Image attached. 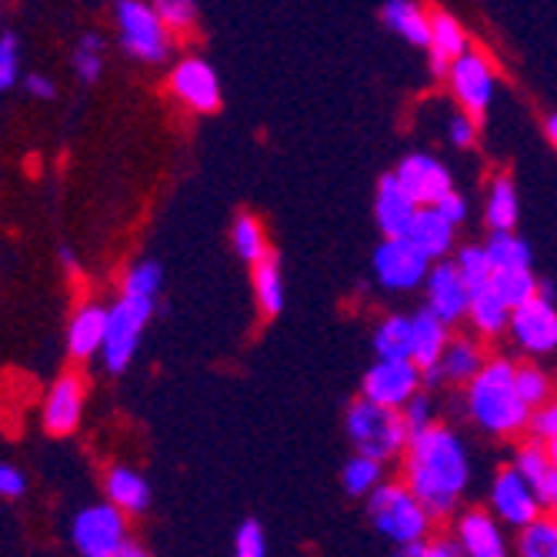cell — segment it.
Instances as JSON below:
<instances>
[{
	"mask_svg": "<svg viewBox=\"0 0 557 557\" xmlns=\"http://www.w3.org/2000/svg\"><path fill=\"white\" fill-rule=\"evenodd\" d=\"M234 550L240 557H264L268 554V541H264V528L255 521V518H247L237 534H234Z\"/></svg>",
	"mask_w": 557,
	"mask_h": 557,
	"instance_id": "cell-41",
	"label": "cell"
},
{
	"mask_svg": "<svg viewBox=\"0 0 557 557\" xmlns=\"http://www.w3.org/2000/svg\"><path fill=\"white\" fill-rule=\"evenodd\" d=\"M484 214H487L491 231H515V224H518V190H515V181L511 177L500 174L491 184Z\"/></svg>",
	"mask_w": 557,
	"mask_h": 557,
	"instance_id": "cell-29",
	"label": "cell"
},
{
	"mask_svg": "<svg viewBox=\"0 0 557 557\" xmlns=\"http://www.w3.org/2000/svg\"><path fill=\"white\" fill-rule=\"evenodd\" d=\"M108 494L111 500L117 504L121 511H131V515H140L147 511V504H150V487L140 474L127 471V468H114L108 474Z\"/></svg>",
	"mask_w": 557,
	"mask_h": 557,
	"instance_id": "cell-27",
	"label": "cell"
},
{
	"mask_svg": "<svg viewBox=\"0 0 557 557\" xmlns=\"http://www.w3.org/2000/svg\"><path fill=\"white\" fill-rule=\"evenodd\" d=\"M428 308L447 321V324H458L461 318H468L471 308V287L465 281V274L458 271L454 261H441L437 268L428 271Z\"/></svg>",
	"mask_w": 557,
	"mask_h": 557,
	"instance_id": "cell-13",
	"label": "cell"
},
{
	"mask_svg": "<svg viewBox=\"0 0 557 557\" xmlns=\"http://www.w3.org/2000/svg\"><path fill=\"white\" fill-rule=\"evenodd\" d=\"M511 311L508 300H504L491 284L481 287V290H471V308H468V318L474 321V327L487 337L494 334H504L511 327Z\"/></svg>",
	"mask_w": 557,
	"mask_h": 557,
	"instance_id": "cell-23",
	"label": "cell"
},
{
	"mask_svg": "<svg viewBox=\"0 0 557 557\" xmlns=\"http://www.w3.org/2000/svg\"><path fill=\"white\" fill-rule=\"evenodd\" d=\"M255 294H258V304L268 318L281 314L284 308V277H281V264L277 258H261L255 264Z\"/></svg>",
	"mask_w": 557,
	"mask_h": 557,
	"instance_id": "cell-31",
	"label": "cell"
},
{
	"mask_svg": "<svg viewBox=\"0 0 557 557\" xmlns=\"http://www.w3.org/2000/svg\"><path fill=\"white\" fill-rule=\"evenodd\" d=\"M484 354L481 347L471 341V337H450L447 347H444V358H441V368H444V377L454 381V384H471L481 368H484Z\"/></svg>",
	"mask_w": 557,
	"mask_h": 557,
	"instance_id": "cell-24",
	"label": "cell"
},
{
	"mask_svg": "<svg viewBox=\"0 0 557 557\" xmlns=\"http://www.w3.org/2000/svg\"><path fill=\"white\" fill-rule=\"evenodd\" d=\"M74 71L81 74V81L94 84L104 71V44H100L97 34H84L77 44V54H74Z\"/></svg>",
	"mask_w": 557,
	"mask_h": 557,
	"instance_id": "cell-37",
	"label": "cell"
},
{
	"mask_svg": "<svg viewBox=\"0 0 557 557\" xmlns=\"http://www.w3.org/2000/svg\"><path fill=\"white\" fill-rule=\"evenodd\" d=\"M81 404H84L81 381L74 374H64L54 387H50L47 408H44V428L54 437L71 434L77 428V421H81Z\"/></svg>",
	"mask_w": 557,
	"mask_h": 557,
	"instance_id": "cell-17",
	"label": "cell"
},
{
	"mask_svg": "<svg viewBox=\"0 0 557 557\" xmlns=\"http://www.w3.org/2000/svg\"><path fill=\"white\" fill-rule=\"evenodd\" d=\"M434 208H437V211H441V214H444L450 224H461V221H468V200H465L461 194H454V190H450V194H444Z\"/></svg>",
	"mask_w": 557,
	"mask_h": 557,
	"instance_id": "cell-46",
	"label": "cell"
},
{
	"mask_svg": "<svg viewBox=\"0 0 557 557\" xmlns=\"http://www.w3.org/2000/svg\"><path fill=\"white\" fill-rule=\"evenodd\" d=\"M0 494H8V497L24 494V478L14 468H8V465H0Z\"/></svg>",
	"mask_w": 557,
	"mask_h": 557,
	"instance_id": "cell-47",
	"label": "cell"
},
{
	"mask_svg": "<svg viewBox=\"0 0 557 557\" xmlns=\"http://www.w3.org/2000/svg\"><path fill=\"white\" fill-rule=\"evenodd\" d=\"M544 127H547V140H550V144L557 147V114H550Z\"/></svg>",
	"mask_w": 557,
	"mask_h": 557,
	"instance_id": "cell-51",
	"label": "cell"
},
{
	"mask_svg": "<svg viewBox=\"0 0 557 557\" xmlns=\"http://www.w3.org/2000/svg\"><path fill=\"white\" fill-rule=\"evenodd\" d=\"M491 504H494V515H497L504 524H511V528L531 524V521L541 515V508H544V500H541L537 491L521 478L518 468H508V471H500V474L494 478Z\"/></svg>",
	"mask_w": 557,
	"mask_h": 557,
	"instance_id": "cell-12",
	"label": "cell"
},
{
	"mask_svg": "<svg viewBox=\"0 0 557 557\" xmlns=\"http://www.w3.org/2000/svg\"><path fill=\"white\" fill-rule=\"evenodd\" d=\"M411 321H414V350H411V361H414L421 371H428V368L441 364V358H444V347H447V341H450V334H447L450 324L441 321L431 308H424V311L414 314Z\"/></svg>",
	"mask_w": 557,
	"mask_h": 557,
	"instance_id": "cell-20",
	"label": "cell"
},
{
	"mask_svg": "<svg viewBox=\"0 0 557 557\" xmlns=\"http://www.w3.org/2000/svg\"><path fill=\"white\" fill-rule=\"evenodd\" d=\"M161 268L158 264H137L127 277H124V294L134 297H158L161 290Z\"/></svg>",
	"mask_w": 557,
	"mask_h": 557,
	"instance_id": "cell-40",
	"label": "cell"
},
{
	"mask_svg": "<svg viewBox=\"0 0 557 557\" xmlns=\"http://www.w3.org/2000/svg\"><path fill=\"white\" fill-rule=\"evenodd\" d=\"M521 350L528 354H547L557 347V311L547 294L531 297L528 304L511 311V327Z\"/></svg>",
	"mask_w": 557,
	"mask_h": 557,
	"instance_id": "cell-11",
	"label": "cell"
},
{
	"mask_svg": "<svg viewBox=\"0 0 557 557\" xmlns=\"http://www.w3.org/2000/svg\"><path fill=\"white\" fill-rule=\"evenodd\" d=\"M515 384H518V394L531 404V411L541 408L544 400H550V381H547V374H544L541 368H534V364H521V368L515 371Z\"/></svg>",
	"mask_w": 557,
	"mask_h": 557,
	"instance_id": "cell-38",
	"label": "cell"
},
{
	"mask_svg": "<svg viewBox=\"0 0 557 557\" xmlns=\"http://www.w3.org/2000/svg\"><path fill=\"white\" fill-rule=\"evenodd\" d=\"M515 468H518L521 478L537 491V497L547 504V497H550V491H554V484H557V468H554V461H550L547 447H541V444H524V447L518 450Z\"/></svg>",
	"mask_w": 557,
	"mask_h": 557,
	"instance_id": "cell-26",
	"label": "cell"
},
{
	"mask_svg": "<svg viewBox=\"0 0 557 557\" xmlns=\"http://www.w3.org/2000/svg\"><path fill=\"white\" fill-rule=\"evenodd\" d=\"M117 24H121V44L127 54L158 64L168 58L171 37L168 24L154 8L140 4V0H117Z\"/></svg>",
	"mask_w": 557,
	"mask_h": 557,
	"instance_id": "cell-6",
	"label": "cell"
},
{
	"mask_svg": "<svg viewBox=\"0 0 557 557\" xmlns=\"http://www.w3.org/2000/svg\"><path fill=\"white\" fill-rule=\"evenodd\" d=\"M400 418H404V424H408L411 437L421 434V431H428V428H431V418H434L428 394H414V397L400 408Z\"/></svg>",
	"mask_w": 557,
	"mask_h": 557,
	"instance_id": "cell-43",
	"label": "cell"
},
{
	"mask_svg": "<svg viewBox=\"0 0 557 557\" xmlns=\"http://www.w3.org/2000/svg\"><path fill=\"white\" fill-rule=\"evenodd\" d=\"M491 287L508 300V308H521V304H528L531 297L541 294V284L531 274V268H500V271H494Z\"/></svg>",
	"mask_w": 557,
	"mask_h": 557,
	"instance_id": "cell-30",
	"label": "cell"
},
{
	"mask_svg": "<svg viewBox=\"0 0 557 557\" xmlns=\"http://www.w3.org/2000/svg\"><path fill=\"white\" fill-rule=\"evenodd\" d=\"M394 174H397V181L404 187H408V194L418 200L421 208H434L444 194L454 190L447 168L437 158H431V154H411V158H404Z\"/></svg>",
	"mask_w": 557,
	"mask_h": 557,
	"instance_id": "cell-15",
	"label": "cell"
},
{
	"mask_svg": "<svg viewBox=\"0 0 557 557\" xmlns=\"http://www.w3.org/2000/svg\"><path fill=\"white\" fill-rule=\"evenodd\" d=\"M344 428H347L354 447H358V454H368V458H377V461L397 458L411 441V431L404 424L400 411L384 408V404H377L371 397H361L350 404L344 414Z\"/></svg>",
	"mask_w": 557,
	"mask_h": 557,
	"instance_id": "cell-4",
	"label": "cell"
},
{
	"mask_svg": "<svg viewBox=\"0 0 557 557\" xmlns=\"http://www.w3.org/2000/svg\"><path fill=\"white\" fill-rule=\"evenodd\" d=\"M447 137H450L454 147H471L474 137H478V117H471V114H450Z\"/></svg>",
	"mask_w": 557,
	"mask_h": 557,
	"instance_id": "cell-44",
	"label": "cell"
},
{
	"mask_svg": "<svg viewBox=\"0 0 557 557\" xmlns=\"http://www.w3.org/2000/svg\"><path fill=\"white\" fill-rule=\"evenodd\" d=\"M61 264H64L71 274H77V261H74V255H71V247H61Z\"/></svg>",
	"mask_w": 557,
	"mask_h": 557,
	"instance_id": "cell-50",
	"label": "cell"
},
{
	"mask_svg": "<svg viewBox=\"0 0 557 557\" xmlns=\"http://www.w3.org/2000/svg\"><path fill=\"white\" fill-rule=\"evenodd\" d=\"M408 487L424 500L431 518L444 521L454 515L471 481L468 447L450 428H428L408 441Z\"/></svg>",
	"mask_w": 557,
	"mask_h": 557,
	"instance_id": "cell-1",
	"label": "cell"
},
{
	"mask_svg": "<svg viewBox=\"0 0 557 557\" xmlns=\"http://www.w3.org/2000/svg\"><path fill=\"white\" fill-rule=\"evenodd\" d=\"M431 258L411 237H384L374 250V274L387 290H414L428 281Z\"/></svg>",
	"mask_w": 557,
	"mask_h": 557,
	"instance_id": "cell-7",
	"label": "cell"
},
{
	"mask_svg": "<svg viewBox=\"0 0 557 557\" xmlns=\"http://www.w3.org/2000/svg\"><path fill=\"white\" fill-rule=\"evenodd\" d=\"M154 11L168 24V30H190L197 21V4L194 0H154Z\"/></svg>",
	"mask_w": 557,
	"mask_h": 557,
	"instance_id": "cell-39",
	"label": "cell"
},
{
	"mask_svg": "<svg viewBox=\"0 0 557 557\" xmlns=\"http://www.w3.org/2000/svg\"><path fill=\"white\" fill-rule=\"evenodd\" d=\"M454 264H458V271L465 274V281H468L471 290L487 287L491 277H494V264L487 258V247H461L458 258H454Z\"/></svg>",
	"mask_w": 557,
	"mask_h": 557,
	"instance_id": "cell-36",
	"label": "cell"
},
{
	"mask_svg": "<svg viewBox=\"0 0 557 557\" xmlns=\"http://www.w3.org/2000/svg\"><path fill=\"white\" fill-rule=\"evenodd\" d=\"M458 541L468 557H504L508 541H504L497 521L484 511H471L458 521Z\"/></svg>",
	"mask_w": 557,
	"mask_h": 557,
	"instance_id": "cell-19",
	"label": "cell"
},
{
	"mask_svg": "<svg viewBox=\"0 0 557 557\" xmlns=\"http://www.w3.org/2000/svg\"><path fill=\"white\" fill-rule=\"evenodd\" d=\"M511 361H487L481 374L468 384V411L471 418L497 437L521 434L531 421V404L518 394Z\"/></svg>",
	"mask_w": 557,
	"mask_h": 557,
	"instance_id": "cell-2",
	"label": "cell"
},
{
	"mask_svg": "<svg viewBox=\"0 0 557 557\" xmlns=\"http://www.w3.org/2000/svg\"><path fill=\"white\" fill-rule=\"evenodd\" d=\"M231 244L237 250V258L247 261V264H258L261 258H268V237H264V227L250 218V214H240L234 221V231H231Z\"/></svg>",
	"mask_w": 557,
	"mask_h": 557,
	"instance_id": "cell-32",
	"label": "cell"
},
{
	"mask_svg": "<svg viewBox=\"0 0 557 557\" xmlns=\"http://www.w3.org/2000/svg\"><path fill=\"white\" fill-rule=\"evenodd\" d=\"M421 384V368L411 358H377V364H371L364 374V397L400 411Z\"/></svg>",
	"mask_w": 557,
	"mask_h": 557,
	"instance_id": "cell-8",
	"label": "cell"
},
{
	"mask_svg": "<svg viewBox=\"0 0 557 557\" xmlns=\"http://www.w3.org/2000/svg\"><path fill=\"white\" fill-rule=\"evenodd\" d=\"M374 350L377 358H411L414 350V321L411 318H387L374 331Z\"/></svg>",
	"mask_w": 557,
	"mask_h": 557,
	"instance_id": "cell-28",
	"label": "cell"
},
{
	"mask_svg": "<svg viewBox=\"0 0 557 557\" xmlns=\"http://www.w3.org/2000/svg\"><path fill=\"white\" fill-rule=\"evenodd\" d=\"M421 205L408 194L397 181V174H384L377 181V194H374V218L384 237H408L414 218H418Z\"/></svg>",
	"mask_w": 557,
	"mask_h": 557,
	"instance_id": "cell-14",
	"label": "cell"
},
{
	"mask_svg": "<svg viewBox=\"0 0 557 557\" xmlns=\"http://www.w3.org/2000/svg\"><path fill=\"white\" fill-rule=\"evenodd\" d=\"M384 24L414 47L431 44V14H424L414 0H387Z\"/></svg>",
	"mask_w": 557,
	"mask_h": 557,
	"instance_id": "cell-22",
	"label": "cell"
},
{
	"mask_svg": "<svg viewBox=\"0 0 557 557\" xmlns=\"http://www.w3.org/2000/svg\"><path fill=\"white\" fill-rule=\"evenodd\" d=\"M454 227H458V224H450L437 208H421L411 231H408V237L424 250L431 261H437L454 247Z\"/></svg>",
	"mask_w": 557,
	"mask_h": 557,
	"instance_id": "cell-21",
	"label": "cell"
},
{
	"mask_svg": "<svg viewBox=\"0 0 557 557\" xmlns=\"http://www.w3.org/2000/svg\"><path fill=\"white\" fill-rule=\"evenodd\" d=\"M487 247V258L494 264V271L500 268H531V247L515 237V231H494Z\"/></svg>",
	"mask_w": 557,
	"mask_h": 557,
	"instance_id": "cell-33",
	"label": "cell"
},
{
	"mask_svg": "<svg viewBox=\"0 0 557 557\" xmlns=\"http://www.w3.org/2000/svg\"><path fill=\"white\" fill-rule=\"evenodd\" d=\"M171 90L184 100L187 108H194V111H200V114H211V111L221 108V84H218V74H214L211 64L197 61V58H190V61H184V64L174 67V74H171Z\"/></svg>",
	"mask_w": 557,
	"mask_h": 557,
	"instance_id": "cell-16",
	"label": "cell"
},
{
	"mask_svg": "<svg viewBox=\"0 0 557 557\" xmlns=\"http://www.w3.org/2000/svg\"><path fill=\"white\" fill-rule=\"evenodd\" d=\"M341 481H344V491L350 497H368L381 484V461L368 458V454H358V458L344 465Z\"/></svg>",
	"mask_w": 557,
	"mask_h": 557,
	"instance_id": "cell-35",
	"label": "cell"
},
{
	"mask_svg": "<svg viewBox=\"0 0 557 557\" xmlns=\"http://www.w3.org/2000/svg\"><path fill=\"white\" fill-rule=\"evenodd\" d=\"M547 454H550V461H554V468H557V437L547 441Z\"/></svg>",
	"mask_w": 557,
	"mask_h": 557,
	"instance_id": "cell-53",
	"label": "cell"
},
{
	"mask_svg": "<svg viewBox=\"0 0 557 557\" xmlns=\"http://www.w3.org/2000/svg\"><path fill=\"white\" fill-rule=\"evenodd\" d=\"M528 431H531L534 441H544V444L557 437V400H544L541 408L531 411Z\"/></svg>",
	"mask_w": 557,
	"mask_h": 557,
	"instance_id": "cell-42",
	"label": "cell"
},
{
	"mask_svg": "<svg viewBox=\"0 0 557 557\" xmlns=\"http://www.w3.org/2000/svg\"><path fill=\"white\" fill-rule=\"evenodd\" d=\"M104 334H108V311L104 308H84L74 321H71V334H67V347L74 358H90L100 347H104Z\"/></svg>",
	"mask_w": 557,
	"mask_h": 557,
	"instance_id": "cell-25",
	"label": "cell"
},
{
	"mask_svg": "<svg viewBox=\"0 0 557 557\" xmlns=\"http://www.w3.org/2000/svg\"><path fill=\"white\" fill-rule=\"evenodd\" d=\"M431 71L437 77H447L450 64L458 61L465 50H468V37H465V27L454 21L450 14L444 11H434L431 14Z\"/></svg>",
	"mask_w": 557,
	"mask_h": 557,
	"instance_id": "cell-18",
	"label": "cell"
},
{
	"mask_svg": "<svg viewBox=\"0 0 557 557\" xmlns=\"http://www.w3.org/2000/svg\"><path fill=\"white\" fill-rule=\"evenodd\" d=\"M27 87L37 94V97H54V84H50V81H44V77H27Z\"/></svg>",
	"mask_w": 557,
	"mask_h": 557,
	"instance_id": "cell-49",
	"label": "cell"
},
{
	"mask_svg": "<svg viewBox=\"0 0 557 557\" xmlns=\"http://www.w3.org/2000/svg\"><path fill=\"white\" fill-rule=\"evenodd\" d=\"M518 550L524 557H557V518H534L521 528Z\"/></svg>",
	"mask_w": 557,
	"mask_h": 557,
	"instance_id": "cell-34",
	"label": "cell"
},
{
	"mask_svg": "<svg viewBox=\"0 0 557 557\" xmlns=\"http://www.w3.org/2000/svg\"><path fill=\"white\" fill-rule=\"evenodd\" d=\"M465 554L461 541H450V544H431V557H458Z\"/></svg>",
	"mask_w": 557,
	"mask_h": 557,
	"instance_id": "cell-48",
	"label": "cell"
},
{
	"mask_svg": "<svg viewBox=\"0 0 557 557\" xmlns=\"http://www.w3.org/2000/svg\"><path fill=\"white\" fill-rule=\"evenodd\" d=\"M17 81V40L8 34L0 37V90H8Z\"/></svg>",
	"mask_w": 557,
	"mask_h": 557,
	"instance_id": "cell-45",
	"label": "cell"
},
{
	"mask_svg": "<svg viewBox=\"0 0 557 557\" xmlns=\"http://www.w3.org/2000/svg\"><path fill=\"white\" fill-rule=\"evenodd\" d=\"M154 314V297L124 294L108 311V334H104V364L111 374H121L137 354L140 334Z\"/></svg>",
	"mask_w": 557,
	"mask_h": 557,
	"instance_id": "cell-5",
	"label": "cell"
},
{
	"mask_svg": "<svg viewBox=\"0 0 557 557\" xmlns=\"http://www.w3.org/2000/svg\"><path fill=\"white\" fill-rule=\"evenodd\" d=\"M74 544L84 557H117L127 544L124 518L117 504H97L77 515L74 521Z\"/></svg>",
	"mask_w": 557,
	"mask_h": 557,
	"instance_id": "cell-9",
	"label": "cell"
},
{
	"mask_svg": "<svg viewBox=\"0 0 557 557\" xmlns=\"http://www.w3.org/2000/svg\"><path fill=\"white\" fill-rule=\"evenodd\" d=\"M447 81H450V90L454 97L461 100V108L471 114V117H484V111L491 108V100H494V71L487 64L484 54H478V50H465V54L450 64L447 71Z\"/></svg>",
	"mask_w": 557,
	"mask_h": 557,
	"instance_id": "cell-10",
	"label": "cell"
},
{
	"mask_svg": "<svg viewBox=\"0 0 557 557\" xmlns=\"http://www.w3.org/2000/svg\"><path fill=\"white\" fill-rule=\"evenodd\" d=\"M368 515L377 534L394 541L397 547L428 541L431 531V511L424 508V500L408 487V484H377L368 494Z\"/></svg>",
	"mask_w": 557,
	"mask_h": 557,
	"instance_id": "cell-3",
	"label": "cell"
},
{
	"mask_svg": "<svg viewBox=\"0 0 557 557\" xmlns=\"http://www.w3.org/2000/svg\"><path fill=\"white\" fill-rule=\"evenodd\" d=\"M547 508H550V515L557 518V484H554V491H550V497H547Z\"/></svg>",
	"mask_w": 557,
	"mask_h": 557,
	"instance_id": "cell-52",
	"label": "cell"
}]
</instances>
